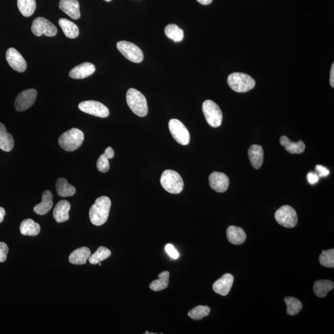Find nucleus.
<instances>
[{
    "label": "nucleus",
    "mask_w": 334,
    "mask_h": 334,
    "mask_svg": "<svg viewBox=\"0 0 334 334\" xmlns=\"http://www.w3.org/2000/svg\"><path fill=\"white\" fill-rule=\"evenodd\" d=\"M111 204V200L107 196H101L95 200L89 210L90 220L93 225L100 226L107 222Z\"/></svg>",
    "instance_id": "nucleus-1"
},
{
    "label": "nucleus",
    "mask_w": 334,
    "mask_h": 334,
    "mask_svg": "<svg viewBox=\"0 0 334 334\" xmlns=\"http://www.w3.org/2000/svg\"><path fill=\"white\" fill-rule=\"evenodd\" d=\"M126 102L132 111L140 117H144L148 113L146 97L141 92L131 88L126 93Z\"/></svg>",
    "instance_id": "nucleus-2"
},
{
    "label": "nucleus",
    "mask_w": 334,
    "mask_h": 334,
    "mask_svg": "<svg viewBox=\"0 0 334 334\" xmlns=\"http://www.w3.org/2000/svg\"><path fill=\"white\" fill-rule=\"evenodd\" d=\"M84 139V135L82 131L72 129L60 136L59 143L63 149L68 152H72L79 149L83 144Z\"/></svg>",
    "instance_id": "nucleus-3"
},
{
    "label": "nucleus",
    "mask_w": 334,
    "mask_h": 334,
    "mask_svg": "<svg viewBox=\"0 0 334 334\" xmlns=\"http://www.w3.org/2000/svg\"><path fill=\"white\" fill-rule=\"evenodd\" d=\"M162 187L171 194H179L184 190V183L178 172L172 170H166L162 174Z\"/></svg>",
    "instance_id": "nucleus-4"
},
{
    "label": "nucleus",
    "mask_w": 334,
    "mask_h": 334,
    "mask_svg": "<svg viewBox=\"0 0 334 334\" xmlns=\"http://www.w3.org/2000/svg\"><path fill=\"white\" fill-rule=\"evenodd\" d=\"M227 83L233 91L239 93L251 91L255 85L253 78L242 72H234L229 75Z\"/></svg>",
    "instance_id": "nucleus-5"
},
{
    "label": "nucleus",
    "mask_w": 334,
    "mask_h": 334,
    "mask_svg": "<svg viewBox=\"0 0 334 334\" xmlns=\"http://www.w3.org/2000/svg\"><path fill=\"white\" fill-rule=\"evenodd\" d=\"M202 112L208 123L212 127H217L221 125L223 114L219 106L214 101L207 100L202 104Z\"/></svg>",
    "instance_id": "nucleus-6"
},
{
    "label": "nucleus",
    "mask_w": 334,
    "mask_h": 334,
    "mask_svg": "<svg viewBox=\"0 0 334 334\" xmlns=\"http://www.w3.org/2000/svg\"><path fill=\"white\" fill-rule=\"evenodd\" d=\"M276 221L284 227L294 228L298 223L297 214L291 206H281L275 213Z\"/></svg>",
    "instance_id": "nucleus-7"
},
{
    "label": "nucleus",
    "mask_w": 334,
    "mask_h": 334,
    "mask_svg": "<svg viewBox=\"0 0 334 334\" xmlns=\"http://www.w3.org/2000/svg\"><path fill=\"white\" fill-rule=\"evenodd\" d=\"M117 48L126 59L135 63H140L144 60L143 52L135 43L127 41L117 43Z\"/></svg>",
    "instance_id": "nucleus-8"
},
{
    "label": "nucleus",
    "mask_w": 334,
    "mask_h": 334,
    "mask_svg": "<svg viewBox=\"0 0 334 334\" xmlns=\"http://www.w3.org/2000/svg\"><path fill=\"white\" fill-rule=\"evenodd\" d=\"M171 136L178 143L187 146L190 143V135L185 124L177 119H171L168 123Z\"/></svg>",
    "instance_id": "nucleus-9"
},
{
    "label": "nucleus",
    "mask_w": 334,
    "mask_h": 334,
    "mask_svg": "<svg viewBox=\"0 0 334 334\" xmlns=\"http://www.w3.org/2000/svg\"><path fill=\"white\" fill-rule=\"evenodd\" d=\"M31 31L37 37L45 35L47 37H54L57 34V28L53 23L44 17H39L35 19L32 25Z\"/></svg>",
    "instance_id": "nucleus-10"
},
{
    "label": "nucleus",
    "mask_w": 334,
    "mask_h": 334,
    "mask_svg": "<svg viewBox=\"0 0 334 334\" xmlns=\"http://www.w3.org/2000/svg\"><path fill=\"white\" fill-rule=\"evenodd\" d=\"M81 111L100 118H106L110 114L109 110L103 104L94 100L84 101L78 106Z\"/></svg>",
    "instance_id": "nucleus-11"
},
{
    "label": "nucleus",
    "mask_w": 334,
    "mask_h": 334,
    "mask_svg": "<svg viewBox=\"0 0 334 334\" xmlns=\"http://www.w3.org/2000/svg\"><path fill=\"white\" fill-rule=\"evenodd\" d=\"M37 92L36 89L25 90L17 95L14 106L17 112H23L30 109L36 100Z\"/></svg>",
    "instance_id": "nucleus-12"
},
{
    "label": "nucleus",
    "mask_w": 334,
    "mask_h": 334,
    "mask_svg": "<svg viewBox=\"0 0 334 334\" xmlns=\"http://www.w3.org/2000/svg\"><path fill=\"white\" fill-rule=\"evenodd\" d=\"M209 186L217 193H225L228 190L230 180L225 173L214 171L209 178Z\"/></svg>",
    "instance_id": "nucleus-13"
},
{
    "label": "nucleus",
    "mask_w": 334,
    "mask_h": 334,
    "mask_svg": "<svg viewBox=\"0 0 334 334\" xmlns=\"http://www.w3.org/2000/svg\"><path fill=\"white\" fill-rule=\"evenodd\" d=\"M6 59H7L9 65L14 70L19 72H22L27 68V63H26L25 59L15 48H10L8 49L7 54H6Z\"/></svg>",
    "instance_id": "nucleus-14"
},
{
    "label": "nucleus",
    "mask_w": 334,
    "mask_h": 334,
    "mask_svg": "<svg viewBox=\"0 0 334 334\" xmlns=\"http://www.w3.org/2000/svg\"><path fill=\"white\" fill-rule=\"evenodd\" d=\"M234 281V276L230 274H225L219 280L215 281L213 289L215 292L222 296H226L230 292Z\"/></svg>",
    "instance_id": "nucleus-15"
},
{
    "label": "nucleus",
    "mask_w": 334,
    "mask_h": 334,
    "mask_svg": "<svg viewBox=\"0 0 334 334\" xmlns=\"http://www.w3.org/2000/svg\"><path fill=\"white\" fill-rule=\"evenodd\" d=\"M95 67L91 63L86 62L75 66L69 72V77L72 79L82 80L94 73Z\"/></svg>",
    "instance_id": "nucleus-16"
},
{
    "label": "nucleus",
    "mask_w": 334,
    "mask_h": 334,
    "mask_svg": "<svg viewBox=\"0 0 334 334\" xmlns=\"http://www.w3.org/2000/svg\"><path fill=\"white\" fill-rule=\"evenodd\" d=\"M80 4L78 0H60L59 8L63 12L72 19L77 20L81 17Z\"/></svg>",
    "instance_id": "nucleus-17"
},
{
    "label": "nucleus",
    "mask_w": 334,
    "mask_h": 334,
    "mask_svg": "<svg viewBox=\"0 0 334 334\" xmlns=\"http://www.w3.org/2000/svg\"><path fill=\"white\" fill-rule=\"evenodd\" d=\"M248 156L251 164L255 169H260L264 161L263 147L258 144H252L248 149Z\"/></svg>",
    "instance_id": "nucleus-18"
},
{
    "label": "nucleus",
    "mask_w": 334,
    "mask_h": 334,
    "mask_svg": "<svg viewBox=\"0 0 334 334\" xmlns=\"http://www.w3.org/2000/svg\"><path fill=\"white\" fill-rule=\"evenodd\" d=\"M53 204V195L51 191H45L42 196V202L34 208V213L40 216H43L51 210Z\"/></svg>",
    "instance_id": "nucleus-19"
},
{
    "label": "nucleus",
    "mask_w": 334,
    "mask_h": 334,
    "mask_svg": "<svg viewBox=\"0 0 334 334\" xmlns=\"http://www.w3.org/2000/svg\"><path fill=\"white\" fill-rule=\"evenodd\" d=\"M71 204L66 200H60L57 203L54 210V217L58 223H63L69 220V211Z\"/></svg>",
    "instance_id": "nucleus-20"
},
{
    "label": "nucleus",
    "mask_w": 334,
    "mask_h": 334,
    "mask_svg": "<svg viewBox=\"0 0 334 334\" xmlns=\"http://www.w3.org/2000/svg\"><path fill=\"white\" fill-rule=\"evenodd\" d=\"M226 237L229 242L235 245H242L246 239L245 231L242 228L234 225L228 226L226 230Z\"/></svg>",
    "instance_id": "nucleus-21"
},
{
    "label": "nucleus",
    "mask_w": 334,
    "mask_h": 334,
    "mask_svg": "<svg viewBox=\"0 0 334 334\" xmlns=\"http://www.w3.org/2000/svg\"><path fill=\"white\" fill-rule=\"evenodd\" d=\"M91 255V250L88 248L81 247L71 252L69 256V261L75 265H83L86 263Z\"/></svg>",
    "instance_id": "nucleus-22"
},
{
    "label": "nucleus",
    "mask_w": 334,
    "mask_h": 334,
    "mask_svg": "<svg viewBox=\"0 0 334 334\" xmlns=\"http://www.w3.org/2000/svg\"><path fill=\"white\" fill-rule=\"evenodd\" d=\"M280 143L281 146L290 153L292 155H300L303 153L305 150V144L303 141L293 142L286 136H282L280 139Z\"/></svg>",
    "instance_id": "nucleus-23"
},
{
    "label": "nucleus",
    "mask_w": 334,
    "mask_h": 334,
    "mask_svg": "<svg viewBox=\"0 0 334 334\" xmlns=\"http://www.w3.org/2000/svg\"><path fill=\"white\" fill-rule=\"evenodd\" d=\"M333 288V281L328 280H317L313 285L314 293L319 298L326 297L328 292L332 290Z\"/></svg>",
    "instance_id": "nucleus-24"
},
{
    "label": "nucleus",
    "mask_w": 334,
    "mask_h": 334,
    "mask_svg": "<svg viewBox=\"0 0 334 334\" xmlns=\"http://www.w3.org/2000/svg\"><path fill=\"white\" fill-rule=\"evenodd\" d=\"M14 145L12 135L7 132L4 124L0 123V149L5 152H10L13 149Z\"/></svg>",
    "instance_id": "nucleus-25"
},
{
    "label": "nucleus",
    "mask_w": 334,
    "mask_h": 334,
    "mask_svg": "<svg viewBox=\"0 0 334 334\" xmlns=\"http://www.w3.org/2000/svg\"><path fill=\"white\" fill-rule=\"evenodd\" d=\"M20 231L24 236L36 237L40 233V226L39 223L35 222L33 219H28L21 222Z\"/></svg>",
    "instance_id": "nucleus-26"
},
{
    "label": "nucleus",
    "mask_w": 334,
    "mask_h": 334,
    "mask_svg": "<svg viewBox=\"0 0 334 334\" xmlns=\"http://www.w3.org/2000/svg\"><path fill=\"white\" fill-rule=\"evenodd\" d=\"M59 25L64 34L69 39H75L79 36L80 30L77 25L69 20L62 18L59 19Z\"/></svg>",
    "instance_id": "nucleus-27"
},
{
    "label": "nucleus",
    "mask_w": 334,
    "mask_h": 334,
    "mask_svg": "<svg viewBox=\"0 0 334 334\" xmlns=\"http://www.w3.org/2000/svg\"><path fill=\"white\" fill-rule=\"evenodd\" d=\"M56 190L57 194L61 197H66L74 196L75 193V188L69 184L65 178H60L56 183Z\"/></svg>",
    "instance_id": "nucleus-28"
},
{
    "label": "nucleus",
    "mask_w": 334,
    "mask_h": 334,
    "mask_svg": "<svg viewBox=\"0 0 334 334\" xmlns=\"http://www.w3.org/2000/svg\"><path fill=\"white\" fill-rule=\"evenodd\" d=\"M115 156L114 150L111 147H107L104 153L98 158L97 162V167L100 172L106 173L110 169L109 159L113 158Z\"/></svg>",
    "instance_id": "nucleus-29"
},
{
    "label": "nucleus",
    "mask_w": 334,
    "mask_h": 334,
    "mask_svg": "<svg viewBox=\"0 0 334 334\" xmlns=\"http://www.w3.org/2000/svg\"><path fill=\"white\" fill-rule=\"evenodd\" d=\"M159 279L153 280L150 284V289L155 292L161 291L167 288L169 282L170 273L168 271L162 272L158 275Z\"/></svg>",
    "instance_id": "nucleus-30"
},
{
    "label": "nucleus",
    "mask_w": 334,
    "mask_h": 334,
    "mask_svg": "<svg viewBox=\"0 0 334 334\" xmlns=\"http://www.w3.org/2000/svg\"><path fill=\"white\" fill-rule=\"evenodd\" d=\"M17 7L24 17H30L36 10V0H17Z\"/></svg>",
    "instance_id": "nucleus-31"
},
{
    "label": "nucleus",
    "mask_w": 334,
    "mask_h": 334,
    "mask_svg": "<svg viewBox=\"0 0 334 334\" xmlns=\"http://www.w3.org/2000/svg\"><path fill=\"white\" fill-rule=\"evenodd\" d=\"M165 34L168 38L175 42L184 40V32L176 24H169L165 28Z\"/></svg>",
    "instance_id": "nucleus-32"
},
{
    "label": "nucleus",
    "mask_w": 334,
    "mask_h": 334,
    "mask_svg": "<svg viewBox=\"0 0 334 334\" xmlns=\"http://www.w3.org/2000/svg\"><path fill=\"white\" fill-rule=\"evenodd\" d=\"M284 301L287 305V313L290 316L298 315L303 307L301 302L295 297H287Z\"/></svg>",
    "instance_id": "nucleus-33"
},
{
    "label": "nucleus",
    "mask_w": 334,
    "mask_h": 334,
    "mask_svg": "<svg viewBox=\"0 0 334 334\" xmlns=\"http://www.w3.org/2000/svg\"><path fill=\"white\" fill-rule=\"evenodd\" d=\"M112 252L110 249L104 246H100L94 254L89 258V263L91 264H97L101 261L107 260L111 255Z\"/></svg>",
    "instance_id": "nucleus-34"
},
{
    "label": "nucleus",
    "mask_w": 334,
    "mask_h": 334,
    "mask_svg": "<svg viewBox=\"0 0 334 334\" xmlns=\"http://www.w3.org/2000/svg\"><path fill=\"white\" fill-rule=\"evenodd\" d=\"M211 309L208 306H197L188 312V315L194 320H200L209 316Z\"/></svg>",
    "instance_id": "nucleus-35"
},
{
    "label": "nucleus",
    "mask_w": 334,
    "mask_h": 334,
    "mask_svg": "<svg viewBox=\"0 0 334 334\" xmlns=\"http://www.w3.org/2000/svg\"><path fill=\"white\" fill-rule=\"evenodd\" d=\"M319 263L322 266L333 268L334 267V249L327 251H322L319 255Z\"/></svg>",
    "instance_id": "nucleus-36"
},
{
    "label": "nucleus",
    "mask_w": 334,
    "mask_h": 334,
    "mask_svg": "<svg viewBox=\"0 0 334 334\" xmlns=\"http://www.w3.org/2000/svg\"><path fill=\"white\" fill-rule=\"evenodd\" d=\"M8 247L4 242H0V263H4L7 259Z\"/></svg>",
    "instance_id": "nucleus-37"
},
{
    "label": "nucleus",
    "mask_w": 334,
    "mask_h": 334,
    "mask_svg": "<svg viewBox=\"0 0 334 334\" xmlns=\"http://www.w3.org/2000/svg\"><path fill=\"white\" fill-rule=\"evenodd\" d=\"M165 251H166L167 254L170 255V258H173L174 260L178 259L179 253L178 251H176L175 247L172 245H171V244H168V245L165 246Z\"/></svg>",
    "instance_id": "nucleus-38"
},
{
    "label": "nucleus",
    "mask_w": 334,
    "mask_h": 334,
    "mask_svg": "<svg viewBox=\"0 0 334 334\" xmlns=\"http://www.w3.org/2000/svg\"><path fill=\"white\" fill-rule=\"evenodd\" d=\"M316 170L317 171L318 176L324 177L326 176L329 174V170L326 168L320 165H317L316 166Z\"/></svg>",
    "instance_id": "nucleus-39"
},
{
    "label": "nucleus",
    "mask_w": 334,
    "mask_h": 334,
    "mask_svg": "<svg viewBox=\"0 0 334 334\" xmlns=\"http://www.w3.org/2000/svg\"><path fill=\"white\" fill-rule=\"evenodd\" d=\"M307 180H309L310 184L313 185L316 184V183L318 182L319 176L317 175V173L310 172L307 174Z\"/></svg>",
    "instance_id": "nucleus-40"
},
{
    "label": "nucleus",
    "mask_w": 334,
    "mask_h": 334,
    "mask_svg": "<svg viewBox=\"0 0 334 334\" xmlns=\"http://www.w3.org/2000/svg\"><path fill=\"white\" fill-rule=\"evenodd\" d=\"M330 84L332 88H334V64H332V68L330 69Z\"/></svg>",
    "instance_id": "nucleus-41"
},
{
    "label": "nucleus",
    "mask_w": 334,
    "mask_h": 334,
    "mask_svg": "<svg viewBox=\"0 0 334 334\" xmlns=\"http://www.w3.org/2000/svg\"><path fill=\"white\" fill-rule=\"evenodd\" d=\"M6 215V211L4 208L0 207V223L4 221V217Z\"/></svg>",
    "instance_id": "nucleus-42"
},
{
    "label": "nucleus",
    "mask_w": 334,
    "mask_h": 334,
    "mask_svg": "<svg viewBox=\"0 0 334 334\" xmlns=\"http://www.w3.org/2000/svg\"><path fill=\"white\" fill-rule=\"evenodd\" d=\"M197 1L203 5H208L213 2V0H197Z\"/></svg>",
    "instance_id": "nucleus-43"
},
{
    "label": "nucleus",
    "mask_w": 334,
    "mask_h": 334,
    "mask_svg": "<svg viewBox=\"0 0 334 334\" xmlns=\"http://www.w3.org/2000/svg\"><path fill=\"white\" fill-rule=\"evenodd\" d=\"M104 1L107 2H111L112 0H104Z\"/></svg>",
    "instance_id": "nucleus-44"
},
{
    "label": "nucleus",
    "mask_w": 334,
    "mask_h": 334,
    "mask_svg": "<svg viewBox=\"0 0 334 334\" xmlns=\"http://www.w3.org/2000/svg\"><path fill=\"white\" fill-rule=\"evenodd\" d=\"M98 265H99L100 266H101V264L99 263H98Z\"/></svg>",
    "instance_id": "nucleus-45"
}]
</instances>
